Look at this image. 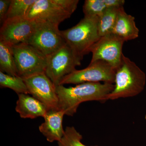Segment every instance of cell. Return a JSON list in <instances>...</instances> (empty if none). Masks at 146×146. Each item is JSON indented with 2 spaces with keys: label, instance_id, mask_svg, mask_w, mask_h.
<instances>
[{
  "label": "cell",
  "instance_id": "277c9868",
  "mask_svg": "<svg viewBox=\"0 0 146 146\" xmlns=\"http://www.w3.org/2000/svg\"><path fill=\"white\" fill-rule=\"evenodd\" d=\"M18 75L23 78L45 73L47 56L31 45L21 43L13 46Z\"/></svg>",
  "mask_w": 146,
  "mask_h": 146
},
{
  "label": "cell",
  "instance_id": "44dd1931",
  "mask_svg": "<svg viewBox=\"0 0 146 146\" xmlns=\"http://www.w3.org/2000/svg\"><path fill=\"white\" fill-rule=\"evenodd\" d=\"M11 0H0V22L3 24L6 20Z\"/></svg>",
  "mask_w": 146,
  "mask_h": 146
},
{
  "label": "cell",
  "instance_id": "d6986e66",
  "mask_svg": "<svg viewBox=\"0 0 146 146\" xmlns=\"http://www.w3.org/2000/svg\"><path fill=\"white\" fill-rule=\"evenodd\" d=\"M82 138L81 134L74 127H67L63 138L58 144V146H87L82 143Z\"/></svg>",
  "mask_w": 146,
  "mask_h": 146
},
{
  "label": "cell",
  "instance_id": "7402d4cb",
  "mask_svg": "<svg viewBox=\"0 0 146 146\" xmlns=\"http://www.w3.org/2000/svg\"><path fill=\"white\" fill-rule=\"evenodd\" d=\"M108 8H120L123 7L125 3L124 0H105Z\"/></svg>",
  "mask_w": 146,
  "mask_h": 146
},
{
  "label": "cell",
  "instance_id": "6da1fadb",
  "mask_svg": "<svg viewBox=\"0 0 146 146\" xmlns=\"http://www.w3.org/2000/svg\"><path fill=\"white\" fill-rule=\"evenodd\" d=\"M114 88V84L100 82H86L74 87L58 85L56 87L58 99V108L65 115L73 116L82 103L96 101L104 102Z\"/></svg>",
  "mask_w": 146,
  "mask_h": 146
},
{
  "label": "cell",
  "instance_id": "2e32d148",
  "mask_svg": "<svg viewBox=\"0 0 146 146\" xmlns=\"http://www.w3.org/2000/svg\"><path fill=\"white\" fill-rule=\"evenodd\" d=\"M119 8H108L98 17V28L100 36L112 33Z\"/></svg>",
  "mask_w": 146,
  "mask_h": 146
},
{
  "label": "cell",
  "instance_id": "8fae6325",
  "mask_svg": "<svg viewBox=\"0 0 146 146\" xmlns=\"http://www.w3.org/2000/svg\"><path fill=\"white\" fill-rule=\"evenodd\" d=\"M71 15L60 5L58 0H36L25 17L58 26Z\"/></svg>",
  "mask_w": 146,
  "mask_h": 146
},
{
  "label": "cell",
  "instance_id": "ac0fdd59",
  "mask_svg": "<svg viewBox=\"0 0 146 146\" xmlns=\"http://www.w3.org/2000/svg\"><path fill=\"white\" fill-rule=\"evenodd\" d=\"M36 0H11L7 19L25 17Z\"/></svg>",
  "mask_w": 146,
  "mask_h": 146
},
{
  "label": "cell",
  "instance_id": "9c48e42d",
  "mask_svg": "<svg viewBox=\"0 0 146 146\" xmlns=\"http://www.w3.org/2000/svg\"><path fill=\"white\" fill-rule=\"evenodd\" d=\"M36 25V21L26 17L7 19L0 29V41L12 46L27 44Z\"/></svg>",
  "mask_w": 146,
  "mask_h": 146
},
{
  "label": "cell",
  "instance_id": "52a82bcc",
  "mask_svg": "<svg viewBox=\"0 0 146 146\" xmlns=\"http://www.w3.org/2000/svg\"><path fill=\"white\" fill-rule=\"evenodd\" d=\"M36 21L35 30L28 44L48 56L66 44L58 26L48 22Z\"/></svg>",
  "mask_w": 146,
  "mask_h": 146
},
{
  "label": "cell",
  "instance_id": "5b68a950",
  "mask_svg": "<svg viewBox=\"0 0 146 146\" xmlns=\"http://www.w3.org/2000/svg\"><path fill=\"white\" fill-rule=\"evenodd\" d=\"M81 60L67 44L47 56L45 74L56 87L65 76L75 70L81 65Z\"/></svg>",
  "mask_w": 146,
  "mask_h": 146
},
{
  "label": "cell",
  "instance_id": "ffe728a7",
  "mask_svg": "<svg viewBox=\"0 0 146 146\" xmlns=\"http://www.w3.org/2000/svg\"><path fill=\"white\" fill-rule=\"evenodd\" d=\"M107 9L105 0H86L83 6L84 16L99 17Z\"/></svg>",
  "mask_w": 146,
  "mask_h": 146
},
{
  "label": "cell",
  "instance_id": "7c38bea8",
  "mask_svg": "<svg viewBox=\"0 0 146 146\" xmlns=\"http://www.w3.org/2000/svg\"><path fill=\"white\" fill-rule=\"evenodd\" d=\"M65 115L64 111L60 109L48 110L45 114L44 122L39 126V128L49 142H58L63 138L65 130L62 123Z\"/></svg>",
  "mask_w": 146,
  "mask_h": 146
},
{
  "label": "cell",
  "instance_id": "e0dca14e",
  "mask_svg": "<svg viewBox=\"0 0 146 146\" xmlns=\"http://www.w3.org/2000/svg\"><path fill=\"white\" fill-rule=\"evenodd\" d=\"M0 86L13 90L18 95L29 94V91L23 78L20 76L9 75L0 71Z\"/></svg>",
  "mask_w": 146,
  "mask_h": 146
},
{
  "label": "cell",
  "instance_id": "9a60e30c",
  "mask_svg": "<svg viewBox=\"0 0 146 146\" xmlns=\"http://www.w3.org/2000/svg\"><path fill=\"white\" fill-rule=\"evenodd\" d=\"M0 71L9 75L19 76L13 46L0 41Z\"/></svg>",
  "mask_w": 146,
  "mask_h": 146
},
{
  "label": "cell",
  "instance_id": "8992f818",
  "mask_svg": "<svg viewBox=\"0 0 146 146\" xmlns=\"http://www.w3.org/2000/svg\"><path fill=\"white\" fill-rule=\"evenodd\" d=\"M115 73L116 70L109 63L104 60H97L90 63L85 69L75 70L65 76L59 85L100 82L113 84L115 83Z\"/></svg>",
  "mask_w": 146,
  "mask_h": 146
},
{
  "label": "cell",
  "instance_id": "3957f363",
  "mask_svg": "<svg viewBox=\"0 0 146 146\" xmlns=\"http://www.w3.org/2000/svg\"><path fill=\"white\" fill-rule=\"evenodd\" d=\"M98 22V17L84 16L74 26L61 31L65 43L81 60L100 38Z\"/></svg>",
  "mask_w": 146,
  "mask_h": 146
},
{
  "label": "cell",
  "instance_id": "30bf717a",
  "mask_svg": "<svg viewBox=\"0 0 146 146\" xmlns=\"http://www.w3.org/2000/svg\"><path fill=\"white\" fill-rule=\"evenodd\" d=\"M23 79L29 94L44 104L48 110L59 109L56 87L45 73Z\"/></svg>",
  "mask_w": 146,
  "mask_h": 146
},
{
  "label": "cell",
  "instance_id": "7a4b0ae2",
  "mask_svg": "<svg viewBox=\"0 0 146 146\" xmlns=\"http://www.w3.org/2000/svg\"><path fill=\"white\" fill-rule=\"evenodd\" d=\"M146 79L145 74L123 54L121 64L116 70L114 89L108 100L136 96L143 91Z\"/></svg>",
  "mask_w": 146,
  "mask_h": 146
},
{
  "label": "cell",
  "instance_id": "603a6c76",
  "mask_svg": "<svg viewBox=\"0 0 146 146\" xmlns=\"http://www.w3.org/2000/svg\"><path fill=\"white\" fill-rule=\"evenodd\" d=\"M145 119L146 120V115H145Z\"/></svg>",
  "mask_w": 146,
  "mask_h": 146
},
{
  "label": "cell",
  "instance_id": "5bb4252c",
  "mask_svg": "<svg viewBox=\"0 0 146 146\" xmlns=\"http://www.w3.org/2000/svg\"><path fill=\"white\" fill-rule=\"evenodd\" d=\"M112 33L119 36L125 42L136 39L139 36V30L136 27L135 18L128 14L123 7L119 9Z\"/></svg>",
  "mask_w": 146,
  "mask_h": 146
},
{
  "label": "cell",
  "instance_id": "ba28073f",
  "mask_svg": "<svg viewBox=\"0 0 146 146\" xmlns=\"http://www.w3.org/2000/svg\"><path fill=\"white\" fill-rule=\"evenodd\" d=\"M124 42L123 39L112 33L101 36L91 48L92 56L90 63L104 60L116 70L121 61Z\"/></svg>",
  "mask_w": 146,
  "mask_h": 146
},
{
  "label": "cell",
  "instance_id": "4fadbf2b",
  "mask_svg": "<svg viewBox=\"0 0 146 146\" xmlns=\"http://www.w3.org/2000/svg\"><path fill=\"white\" fill-rule=\"evenodd\" d=\"M16 110L20 117L23 119H34L44 117L48 111L46 106L41 102L29 94H18Z\"/></svg>",
  "mask_w": 146,
  "mask_h": 146
}]
</instances>
